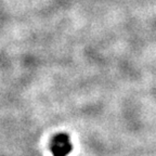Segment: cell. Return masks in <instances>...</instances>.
Returning <instances> with one entry per match:
<instances>
[{
	"label": "cell",
	"instance_id": "6da1fadb",
	"mask_svg": "<svg viewBox=\"0 0 156 156\" xmlns=\"http://www.w3.org/2000/svg\"><path fill=\"white\" fill-rule=\"evenodd\" d=\"M50 151L53 156H67L73 151L69 136L65 133H58L53 136L50 141Z\"/></svg>",
	"mask_w": 156,
	"mask_h": 156
}]
</instances>
